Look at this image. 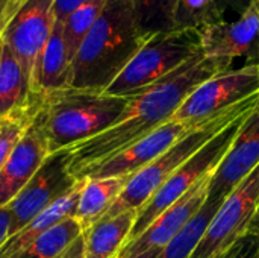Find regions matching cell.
Returning <instances> with one entry per match:
<instances>
[{"label": "cell", "mask_w": 259, "mask_h": 258, "mask_svg": "<svg viewBox=\"0 0 259 258\" xmlns=\"http://www.w3.org/2000/svg\"><path fill=\"white\" fill-rule=\"evenodd\" d=\"M202 52L206 58L229 70L237 58L247 64H259V0L235 20L220 21L199 30Z\"/></svg>", "instance_id": "11"}, {"label": "cell", "mask_w": 259, "mask_h": 258, "mask_svg": "<svg viewBox=\"0 0 259 258\" xmlns=\"http://www.w3.org/2000/svg\"><path fill=\"white\" fill-rule=\"evenodd\" d=\"M82 234L83 231L79 222L74 217H68L41 234L14 258H59Z\"/></svg>", "instance_id": "22"}, {"label": "cell", "mask_w": 259, "mask_h": 258, "mask_svg": "<svg viewBox=\"0 0 259 258\" xmlns=\"http://www.w3.org/2000/svg\"><path fill=\"white\" fill-rule=\"evenodd\" d=\"M214 258H259V231H249Z\"/></svg>", "instance_id": "27"}, {"label": "cell", "mask_w": 259, "mask_h": 258, "mask_svg": "<svg viewBox=\"0 0 259 258\" xmlns=\"http://www.w3.org/2000/svg\"><path fill=\"white\" fill-rule=\"evenodd\" d=\"M222 204L223 201L211 202L206 199L202 210L159 251L155 258H191Z\"/></svg>", "instance_id": "21"}, {"label": "cell", "mask_w": 259, "mask_h": 258, "mask_svg": "<svg viewBox=\"0 0 259 258\" xmlns=\"http://www.w3.org/2000/svg\"><path fill=\"white\" fill-rule=\"evenodd\" d=\"M137 211H123L102 219L83 233V258H117L129 242Z\"/></svg>", "instance_id": "18"}, {"label": "cell", "mask_w": 259, "mask_h": 258, "mask_svg": "<svg viewBox=\"0 0 259 258\" xmlns=\"http://www.w3.org/2000/svg\"><path fill=\"white\" fill-rule=\"evenodd\" d=\"M176 0H132L138 21L147 35L170 32Z\"/></svg>", "instance_id": "26"}, {"label": "cell", "mask_w": 259, "mask_h": 258, "mask_svg": "<svg viewBox=\"0 0 259 258\" xmlns=\"http://www.w3.org/2000/svg\"><path fill=\"white\" fill-rule=\"evenodd\" d=\"M258 102L259 94H256L229 109L214 114L199 128L193 129L176 144L167 149L161 157L131 176L117 201L102 219H111L129 210L138 211L184 163H187L196 152H199L208 141L225 131L235 120L253 113L258 106Z\"/></svg>", "instance_id": "4"}, {"label": "cell", "mask_w": 259, "mask_h": 258, "mask_svg": "<svg viewBox=\"0 0 259 258\" xmlns=\"http://www.w3.org/2000/svg\"><path fill=\"white\" fill-rule=\"evenodd\" d=\"M11 228V211L8 207H0V248L9 237Z\"/></svg>", "instance_id": "30"}, {"label": "cell", "mask_w": 259, "mask_h": 258, "mask_svg": "<svg viewBox=\"0 0 259 258\" xmlns=\"http://www.w3.org/2000/svg\"><path fill=\"white\" fill-rule=\"evenodd\" d=\"M149 38L132 0H108L71 61L68 87L105 91Z\"/></svg>", "instance_id": "2"}, {"label": "cell", "mask_w": 259, "mask_h": 258, "mask_svg": "<svg viewBox=\"0 0 259 258\" xmlns=\"http://www.w3.org/2000/svg\"><path fill=\"white\" fill-rule=\"evenodd\" d=\"M253 0H222L223 6L226 8V11H234L238 15H241L250 5Z\"/></svg>", "instance_id": "31"}, {"label": "cell", "mask_w": 259, "mask_h": 258, "mask_svg": "<svg viewBox=\"0 0 259 258\" xmlns=\"http://www.w3.org/2000/svg\"><path fill=\"white\" fill-rule=\"evenodd\" d=\"M9 2H11V0H0V12H2L3 9H5V6H6V5H8Z\"/></svg>", "instance_id": "34"}, {"label": "cell", "mask_w": 259, "mask_h": 258, "mask_svg": "<svg viewBox=\"0 0 259 258\" xmlns=\"http://www.w3.org/2000/svg\"><path fill=\"white\" fill-rule=\"evenodd\" d=\"M59 258H83V234L70 246V249Z\"/></svg>", "instance_id": "32"}, {"label": "cell", "mask_w": 259, "mask_h": 258, "mask_svg": "<svg viewBox=\"0 0 259 258\" xmlns=\"http://www.w3.org/2000/svg\"><path fill=\"white\" fill-rule=\"evenodd\" d=\"M29 97L27 79L23 67L12 50L2 40L0 53V119L6 117L24 103Z\"/></svg>", "instance_id": "20"}, {"label": "cell", "mask_w": 259, "mask_h": 258, "mask_svg": "<svg viewBox=\"0 0 259 258\" xmlns=\"http://www.w3.org/2000/svg\"><path fill=\"white\" fill-rule=\"evenodd\" d=\"M83 184L85 179H79L70 192H67L62 198H59L52 205L44 208L20 231L9 236L8 240L3 243V246L0 248V258L17 257L41 234L47 233L62 220L68 217H74Z\"/></svg>", "instance_id": "16"}, {"label": "cell", "mask_w": 259, "mask_h": 258, "mask_svg": "<svg viewBox=\"0 0 259 258\" xmlns=\"http://www.w3.org/2000/svg\"><path fill=\"white\" fill-rule=\"evenodd\" d=\"M259 166V113L255 109L240 128L231 149L208 184V201H225Z\"/></svg>", "instance_id": "14"}, {"label": "cell", "mask_w": 259, "mask_h": 258, "mask_svg": "<svg viewBox=\"0 0 259 258\" xmlns=\"http://www.w3.org/2000/svg\"><path fill=\"white\" fill-rule=\"evenodd\" d=\"M70 58L64 40V27L61 21H55L53 30L44 46L35 73V99L44 94L68 87Z\"/></svg>", "instance_id": "17"}, {"label": "cell", "mask_w": 259, "mask_h": 258, "mask_svg": "<svg viewBox=\"0 0 259 258\" xmlns=\"http://www.w3.org/2000/svg\"><path fill=\"white\" fill-rule=\"evenodd\" d=\"M200 52L199 30H170L152 35L105 93L120 97L135 96Z\"/></svg>", "instance_id": "5"}, {"label": "cell", "mask_w": 259, "mask_h": 258, "mask_svg": "<svg viewBox=\"0 0 259 258\" xmlns=\"http://www.w3.org/2000/svg\"><path fill=\"white\" fill-rule=\"evenodd\" d=\"M20 2H21V3H23V2H24V0H20Z\"/></svg>", "instance_id": "37"}, {"label": "cell", "mask_w": 259, "mask_h": 258, "mask_svg": "<svg viewBox=\"0 0 259 258\" xmlns=\"http://www.w3.org/2000/svg\"><path fill=\"white\" fill-rule=\"evenodd\" d=\"M256 111H258V113H259V102H258V106H256Z\"/></svg>", "instance_id": "36"}, {"label": "cell", "mask_w": 259, "mask_h": 258, "mask_svg": "<svg viewBox=\"0 0 259 258\" xmlns=\"http://www.w3.org/2000/svg\"><path fill=\"white\" fill-rule=\"evenodd\" d=\"M250 231H259V208H258V213H256V217H255V220H253V224H252Z\"/></svg>", "instance_id": "33"}, {"label": "cell", "mask_w": 259, "mask_h": 258, "mask_svg": "<svg viewBox=\"0 0 259 258\" xmlns=\"http://www.w3.org/2000/svg\"><path fill=\"white\" fill-rule=\"evenodd\" d=\"M129 178L131 176L83 178L85 184L74 214V219L79 222L83 233L108 213L126 187Z\"/></svg>", "instance_id": "19"}, {"label": "cell", "mask_w": 259, "mask_h": 258, "mask_svg": "<svg viewBox=\"0 0 259 258\" xmlns=\"http://www.w3.org/2000/svg\"><path fill=\"white\" fill-rule=\"evenodd\" d=\"M55 3L56 0H24L2 33L3 43L23 67L32 102L39 100L35 99V73L56 21Z\"/></svg>", "instance_id": "9"}, {"label": "cell", "mask_w": 259, "mask_h": 258, "mask_svg": "<svg viewBox=\"0 0 259 258\" xmlns=\"http://www.w3.org/2000/svg\"><path fill=\"white\" fill-rule=\"evenodd\" d=\"M212 173L200 179L188 193L161 213L138 237L124 245L117 258H137L153 249H162L205 205Z\"/></svg>", "instance_id": "12"}, {"label": "cell", "mask_w": 259, "mask_h": 258, "mask_svg": "<svg viewBox=\"0 0 259 258\" xmlns=\"http://www.w3.org/2000/svg\"><path fill=\"white\" fill-rule=\"evenodd\" d=\"M250 114L235 120L225 131L215 135L161 186V189L137 211V219L129 242L138 237L161 213H164L185 193H188L200 179L214 173L217 166L222 163V160L231 149L240 128Z\"/></svg>", "instance_id": "6"}, {"label": "cell", "mask_w": 259, "mask_h": 258, "mask_svg": "<svg viewBox=\"0 0 259 258\" xmlns=\"http://www.w3.org/2000/svg\"><path fill=\"white\" fill-rule=\"evenodd\" d=\"M259 94V64H244L217 73L200 84L170 120L200 125L214 114L229 109Z\"/></svg>", "instance_id": "7"}, {"label": "cell", "mask_w": 259, "mask_h": 258, "mask_svg": "<svg viewBox=\"0 0 259 258\" xmlns=\"http://www.w3.org/2000/svg\"><path fill=\"white\" fill-rule=\"evenodd\" d=\"M88 0H56L55 3V17L58 21L64 23L68 15L76 11L80 5H83Z\"/></svg>", "instance_id": "28"}, {"label": "cell", "mask_w": 259, "mask_h": 258, "mask_svg": "<svg viewBox=\"0 0 259 258\" xmlns=\"http://www.w3.org/2000/svg\"><path fill=\"white\" fill-rule=\"evenodd\" d=\"M77 181L67 167V151L50 154L41 169L8 205L11 211L9 236L20 231L44 208L62 198Z\"/></svg>", "instance_id": "10"}, {"label": "cell", "mask_w": 259, "mask_h": 258, "mask_svg": "<svg viewBox=\"0 0 259 258\" xmlns=\"http://www.w3.org/2000/svg\"><path fill=\"white\" fill-rule=\"evenodd\" d=\"M226 71L203 52L193 56L175 71L129 97L123 114L103 132L67 148V167L76 179L126 151L170 122L182 102L205 81Z\"/></svg>", "instance_id": "1"}, {"label": "cell", "mask_w": 259, "mask_h": 258, "mask_svg": "<svg viewBox=\"0 0 259 258\" xmlns=\"http://www.w3.org/2000/svg\"><path fill=\"white\" fill-rule=\"evenodd\" d=\"M106 2L108 0H88L83 5H80L76 11H73L68 15V18L62 23L64 40H65L70 62L73 61L87 33L91 30V27L103 12Z\"/></svg>", "instance_id": "25"}, {"label": "cell", "mask_w": 259, "mask_h": 258, "mask_svg": "<svg viewBox=\"0 0 259 258\" xmlns=\"http://www.w3.org/2000/svg\"><path fill=\"white\" fill-rule=\"evenodd\" d=\"M38 116V114H36ZM50 149L42 126L35 117L0 170V207H8L49 158Z\"/></svg>", "instance_id": "15"}, {"label": "cell", "mask_w": 259, "mask_h": 258, "mask_svg": "<svg viewBox=\"0 0 259 258\" xmlns=\"http://www.w3.org/2000/svg\"><path fill=\"white\" fill-rule=\"evenodd\" d=\"M0 53H2V38H0Z\"/></svg>", "instance_id": "35"}, {"label": "cell", "mask_w": 259, "mask_h": 258, "mask_svg": "<svg viewBox=\"0 0 259 258\" xmlns=\"http://www.w3.org/2000/svg\"><path fill=\"white\" fill-rule=\"evenodd\" d=\"M127 103L129 97L71 87L44 94L36 117L50 154L103 132L123 114Z\"/></svg>", "instance_id": "3"}, {"label": "cell", "mask_w": 259, "mask_h": 258, "mask_svg": "<svg viewBox=\"0 0 259 258\" xmlns=\"http://www.w3.org/2000/svg\"><path fill=\"white\" fill-rule=\"evenodd\" d=\"M226 12L222 0H176L171 30H200L225 21Z\"/></svg>", "instance_id": "23"}, {"label": "cell", "mask_w": 259, "mask_h": 258, "mask_svg": "<svg viewBox=\"0 0 259 258\" xmlns=\"http://www.w3.org/2000/svg\"><path fill=\"white\" fill-rule=\"evenodd\" d=\"M21 6V2L20 0H11L5 9L0 12V38H2V33L5 30V27L8 26V23L11 21V18L14 17V14L17 12V9Z\"/></svg>", "instance_id": "29"}, {"label": "cell", "mask_w": 259, "mask_h": 258, "mask_svg": "<svg viewBox=\"0 0 259 258\" xmlns=\"http://www.w3.org/2000/svg\"><path fill=\"white\" fill-rule=\"evenodd\" d=\"M39 106L41 99L36 102H27L6 117L0 119V170L3 169L17 143L33 123Z\"/></svg>", "instance_id": "24"}, {"label": "cell", "mask_w": 259, "mask_h": 258, "mask_svg": "<svg viewBox=\"0 0 259 258\" xmlns=\"http://www.w3.org/2000/svg\"><path fill=\"white\" fill-rule=\"evenodd\" d=\"M211 119V117H209ZM206 122V120H205ZM203 122V123H205ZM202 125V123H200ZM200 125L167 122L159 126L150 135L137 141L126 151L114 155L105 163L90 169L83 178H109V176H134L137 172L144 169L147 164L161 157L167 149L176 144L181 138L190 134ZM82 178V179H83Z\"/></svg>", "instance_id": "13"}, {"label": "cell", "mask_w": 259, "mask_h": 258, "mask_svg": "<svg viewBox=\"0 0 259 258\" xmlns=\"http://www.w3.org/2000/svg\"><path fill=\"white\" fill-rule=\"evenodd\" d=\"M259 208V166L223 201L191 258H214L247 234Z\"/></svg>", "instance_id": "8"}]
</instances>
